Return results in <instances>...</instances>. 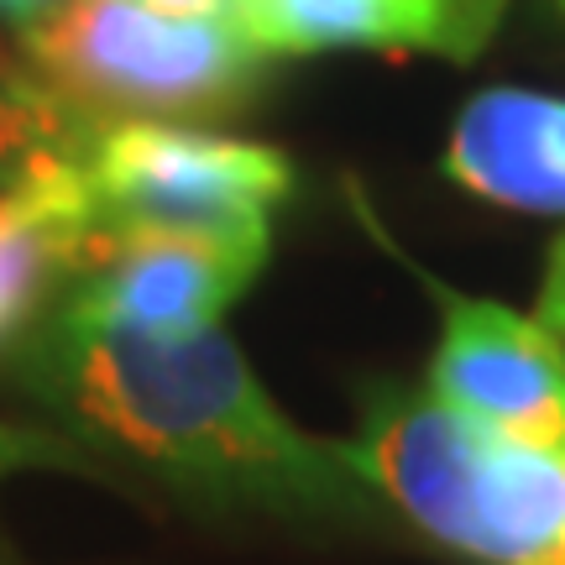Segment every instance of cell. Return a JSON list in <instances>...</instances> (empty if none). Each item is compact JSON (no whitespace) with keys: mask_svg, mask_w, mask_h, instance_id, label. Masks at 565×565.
I'll return each instance as SVG.
<instances>
[{"mask_svg":"<svg viewBox=\"0 0 565 565\" xmlns=\"http://www.w3.org/2000/svg\"><path fill=\"white\" fill-rule=\"evenodd\" d=\"M42 0H0V11H11V17H26V11H38Z\"/></svg>","mask_w":565,"mask_h":565,"instance_id":"4fadbf2b","label":"cell"},{"mask_svg":"<svg viewBox=\"0 0 565 565\" xmlns=\"http://www.w3.org/2000/svg\"><path fill=\"white\" fill-rule=\"evenodd\" d=\"M162 11H225L231 0H152Z\"/></svg>","mask_w":565,"mask_h":565,"instance_id":"7c38bea8","label":"cell"},{"mask_svg":"<svg viewBox=\"0 0 565 565\" xmlns=\"http://www.w3.org/2000/svg\"><path fill=\"white\" fill-rule=\"evenodd\" d=\"M429 288L445 315L429 393L498 440L565 456V345L534 315L466 299L445 282Z\"/></svg>","mask_w":565,"mask_h":565,"instance_id":"8992f818","label":"cell"},{"mask_svg":"<svg viewBox=\"0 0 565 565\" xmlns=\"http://www.w3.org/2000/svg\"><path fill=\"white\" fill-rule=\"evenodd\" d=\"M534 320L545 324L550 335L565 345V236L555 242V252H550L545 282H540V303H534Z\"/></svg>","mask_w":565,"mask_h":565,"instance_id":"8fae6325","label":"cell"},{"mask_svg":"<svg viewBox=\"0 0 565 565\" xmlns=\"http://www.w3.org/2000/svg\"><path fill=\"white\" fill-rule=\"evenodd\" d=\"M100 231L79 162H47L0 189V335L53 288L74 278L84 242Z\"/></svg>","mask_w":565,"mask_h":565,"instance_id":"9c48e42d","label":"cell"},{"mask_svg":"<svg viewBox=\"0 0 565 565\" xmlns=\"http://www.w3.org/2000/svg\"><path fill=\"white\" fill-rule=\"evenodd\" d=\"M273 252L252 225H100L79 252L63 320L116 335H200L242 299Z\"/></svg>","mask_w":565,"mask_h":565,"instance_id":"277c9868","label":"cell"},{"mask_svg":"<svg viewBox=\"0 0 565 565\" xmlns=\"http://www.w3.org/2000/svg\"><path fill=\"white\" fill-rule=\"evenodd\" d=\"M445 173L503 210L565 215V100L482 89L456 116Z\"/></svg>","mask_w":565,"mask_h":565,"instance_id":"ba28073f","label":"cell"},{"mask_svg":"<svg viewBox=\"0 0 565 565\" xmlns=\"http://www.w3.org/2000/svg\"><path fill=\"white\" fill-rule=\"evenodd\" d=\"M17 38L32 74L95 126L225 116L267 58L231 11H162L152 0H42L17 17Z\"/></svg>","mask_w":565,"mask_h":565,"instance_id":"3957f363","label":"cell"},{"mask_svg":"<svg viewBox=\"0 0 565 565\" xmlns=\"http://www.w3.org/2000/svg\"><path fill=\"white\" fill-rule=\"evenodd\" d=\"M100 126L58 100L38 74L0 58V189L47 162H79Z\"/></svg>","mask_w":565,"mask_h":565,"instance_id":"30bf717a","label":"cell"},{"mask_svg":"<svg viewBox=\"0 0 565 565\" xmlns=\"http://www.w3.org/2000/svg\"><path fill=\"white\" fill-rule=\"evenodd\" d=\"M84 183L100 225H252L273 221L294 162L200 126L116 121L89 141Z\"/></svg>","mask_w":565,"mask_h":565,"instance_id":"5b68a950","label":"cell"},{"mask_svg":"<svg viewBox=\"0 0 565 565\" xmlns=\"http://www.w3.org/2000/svg\"><path fill=\"white\" fill-rule=\"evenodd\" d=\"M231 17L263 53L330 47H429L477 53L503 0H231Z\"/></svg>","mask_w":565,"mask_h":565,"instance_id":"52a82bcc","label":"cell"},{"mask_svg":"<svg viewBox=\"0 0 565 565\" xmlns=\"http://www.w3.org/2000/svg\"><path fill=\"white\" fill-rule=\"evenodd\" d=\"M345 461L466 561L565 565V456L498 440L435 393H387Z\"/></svg>","mask_w":565,"mask_h":565,"instance_id":"7a4b0ae2","label":"cell"},{"mask_svg":"<svg viewBox=\"0 0 565 565\" xmlns=\"http://www.w3.org/2000/svg\"><path fill=\"white\" fill-rule=\"evenodd\" d=\"M26 383L84 435L200 492L282 508H351L372 492L345 445L303 435L273 404L221 324L116 335L58 315L26 356Z\"/></svg>","mask_w":565,"mask_h":565,"instance_id":"6da1fadb","label":"cell"}]
</instances>
